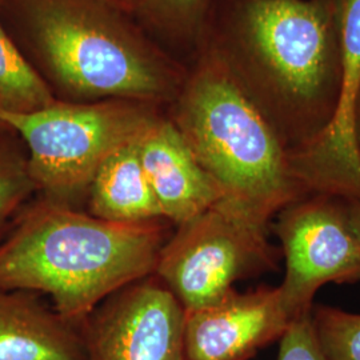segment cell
<instances>
[{
	"label": "cell",
	"mask_w": 360,
	"mask_h": 360,
	"mask_svg": "<svg viewBox=\"0 0 360 360\" xmlns=\"http://www.w3.org/2000/svg\"><path fill=\"white\" fill-rule=\"evenodd\" d=\"M346 214L348 224L356 239L360 242V202L355 199H346Z\"/></svg>",
	"instance_id": "d6986e66"
},
{
	"label": "cell",
	"mask_w": 360,
	"mask_h": 360,
	"mask_svg": "<svg viewBox=\"0 0 360 360\" xmlns=\"http://www.w3.org/2000/svg\"><path fill=\"white\" fill-rule=\"evenodd\" d=\"M270 229L271 223L221 198L169 235L154 275L184 311L203 309L236 282L279 269L282 250L271 243Z\"/></svg>",
	"instance_id": "5b68a950"
},
{
	"label": "cell",
	"mask_w": 360,
	"mask_h": 360,
	"mask_svg": "<svg viewBox=\"0 0 360 360\" xmlns=\"http://www.w3.org/2000/svg\"><path fill=\"white\" fill-rule=\"evenodd\" d=\"M169 226L112 223L35 195L0 242V291L47 294L82 326L108 296L154 275Z\"/></svg>",
	"instance_id": "6da1fadb"
},
{
	"label": "cell",
	"mask_w": 360,
	"mask_h": 360,
	"mask_svg": "<svg viewBox=\"0 0 360 360\" xmlns=\"http://www.w3.org/2000/svg\"><path fill=\"white\" fill-rule=\"evenodd\" d=\"M279 343L278 360H327L314 333L311 314L291 323Z\"/></svg>",
	"instance_id": "e0dca14e"
},
{
	"label": "cell",
	"mask_w": 360,
	"mask_h": 360,
	"mask_svg": "<svg viewBox=\"0 0 360 360\" xmlns=\"http://www.w3.org/2000/svg\"><path fill=\"white\" fill-rule=\"evenodd\" d=\"M51 90L0 23V112L28 114L55 103Z\"/></svg>",
	"instance_id": "5bb4252c"
},
{
	"label": "cell",
	"mask_w": 360,
	"mask_h": 360,
	"mask_svg": "<svg viewBox=\"0 0 360 360\" xmlns=\"http://www.w3.org/2000/svg\"><path fill=\"white\" fill-rule=\"evenodd\" d=\"M223 196L271 223L314 193L269 122L217 58L180 94L169 119Z\"/></svg>",
	"instance_id": "3957f363"
},
{
	"label": "cell",
	"mask_w": 360,
	"mask_h": 360,
	"mask_svg": "<svg viewBox=\"0 0 360 360\" xmlns=\"http://www.w3.org/2000/svg\"><path fill=\"white\" fill-rule=\"evenodd\" d=\"M186 311L155 275L108 296L82 324L87 360H187Z\"/></svg>",
	"instance_id": "ba28073f"
},
{
	"label": "cell",
	"mask_w": 360,
	"mask_h": 360,
	"mask_svg": "<svg viewBox=\"0 0 360 360\" xmlns=\"http://www.w3.org/2000/svg\"><path fill=\"white\" fill-rule=\"evenodd\" d=\"M236 35L251 74L235 82L296 169L331 126L339 103L340 0H245Z\"/></svg>",
	"instance_id": "7a4b0ae2"
},
{
	"label": "cell",
	"mask_w": 360,
	"mask_h": 360,
	"mask_svg": "<svg viewBox=\"0 0 360 360\" xmlns=\"http://www.w3.org/2000/svg\"><path fill=\"white\" fill-rule=\"evenodd\" d=\"M294 322L285 312L279 287L235 288L214 304L186 311L187 360H250L279 342Z\"/></svg>",
	"instance_id": "9c48e42d"
},
{
	"label": "cell",
	"mask_w": 360,
	"mask_h": 360,
	"mask_svg": "<svg viewBox=\"0 0 360 360\" xmlns=\"http://www.w3.org/2000/svg\"><path fill=\"white\" fill-rule=\"evenodd\" d=\"M139 139L119 148L96 171L86 200L91 215L127 224L163 219L141 162Z\"/></svg>",
	"instance_id": "4fadbf2b"
},
{
	"label": "cell",
	"mask_w": 360,
	"mask_h": 360,
	"mask_svg": "<svg viewBox=\"0 0 360 360\" xmlns=\"http://www.w3.org/2000/svg\"><path fill=\"white\" fill-rule=\"evenodd\" d=\"M354 141H355V148H356V154L360 162V91L356 104H355V111H354Z\"/></svg>",
	"instance_id": "ffe728a7"
},
{
	"label": "cell",
	"mask_w": 360,
	"mask_h": 360,
	"mask_svg": "<svg viewBox=\"0 0 360 360\" xmlns=\"http://www.w3.org/2000/svg\"><path fill=\"white\" fill-rule=\"evenodd\" d=\"M160 3L166 4L168 8L180 15H193L198 13L205 0H159Z\"/></svg>",
	"instance_id": "ac0fdd59"
},
{
	"label": "cell",
	"mask_w": 360,
	"mask_h": 360,
	"mask_svg": "<svg viewBox=\"0 0 360 360\" xmlns=\"http://www.w3.org/2000/svg\"><path fill=\"white\" fill-rule=\"evenodd\" d=\"M28 19L56 79L83 98L148 103L166 94V82L142 53L86 16L37 1Z\"/></svg>",
	"instance_id": "8992f818"
},
{
	"label": "cell",
	"mask_w": 360,
	"mask_h": 360,
	"mask_svg": "<svg viewBox=\"0 0 360 360\" xmlns=\"http://www.w3.org/2000/svg\"><path fill=\"white\" fill-rule=\"evenodd\" d=\"M37 193L27 155L15 141L0 135V242Z\"/></svg>",
	"instance_id": "9a60e30c"
},
{
	"label": "cell",
	"mask_w": 360,
	"mask_h": 360,
	"mask_svg": "<svg viewBox=\"0 0 360 360\" xmlns=\"http://www.w3.org/2000/svg\"><path fill=\"white\" fill-rule=\"evenodd\" d=\"M159 116L144 102L55 103L28 114L0 112V127L26 144L37 195L86 210L96 171L119 148L136 142Z\"/></svg>",
	"instance_id": "277c9868"
},
{
	"label": "cell",
	"mask_w": 360,
	"mask_h": 360,
	"mask_svg": "<svg viewBox=\"0 0 360 360\" xmlns=\"http://www.w3.org/2000/svg\"><path fill=\"white\" fill-rule=\"evenodd\" d=\"M138 147L162 218L175 229L224 198L169 119L159 116L141 136Z\"/></svg>",
	"instance_id": "8fae6325"
},
{
	"label": "cell",
	"mask_w": 360,
	"mask_h": 360,
	"mask_svg": "<svg viewBox=\"0 0 360 360\" xmlns=\"http://www.w3.org/2000/svg\"><path fill=\"white\" fill-rule=\"evenodd\" d=\"M311 322L327 360H360V314L312 306Z\"/></svg>",
	"instance_id": "2e32d148"
},
{
	"label": "cell",
	"mask_w": 360,
	"mask_h": 360,
	"mask_svg": "<svg viewBox=\"0 0 360 360\" xmlns=\"http://www.w3.org/2000/svg\"><path fill=\"white\" fill-rule=\"evenodd\" d=\"M282 245L284 309L296 321L311 314L327 283L360 281V242L348 224L346 198L314 193L283 208L272 224Z\"/></svg>",
	"instance_id": "52a82bcc"
},
{
	"label": "cell",
	"mask_w": 360,
	"mask_h": 360,
	"mask_svg": "<svg viewBox=\"0 0 360 360\" xmlns=\"http://www.w3.org/2000/svg\"><path fill=\"white\" fill-rule=\"evenodd\" d=\"M342 86L331 126L296 165L312 193L360 202V162L354 141V111L360 91V0H340Z\"/></svg>",
	"instance_id": "30bf717a"
},
{
	"label": "cell",
	"mask_w": 360,
	"mask_h": 360,
	"mask_svg": "<svg viewBox=\"0 0 360 360\" xmlns=\"http://www.w3.org/2000/svg\"><path fill=\"white\" fill-rule=\"evenodd\" d=\"M0 360H87L82 326L30 291H0Z\"/></svg>",
	"instance_id": "7c38bea8"
}]
</instances>
